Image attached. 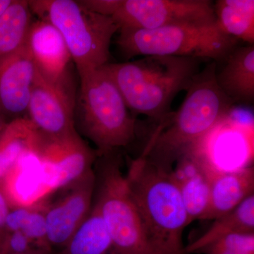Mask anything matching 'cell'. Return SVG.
Here are the masks:
<instances>
[{"label":"cell","mask_w":254,"mask_h":254,"mask_svg":"<svg viewBox=\"0 0 254 254\" xmlns=\"http://www.w3.org/2000/svg\"><path fill=\"white\" fill-rule=\"evenodd\" d=\"M216 62L200 71L187 88L180 109L158 124L141 155L166 172L187 150L206 141L227 118L235 103L216 81Z\"/></svg>","instance_id":"obj_1"},{"label":"cell","mask_w":254,"mask_h":254,"mask_svg":"<svg viewBox=\"0 0 254 254\" xmlns=\"http://www.w3.org/2000/svg\"><path fill=\"white\" fill-rule=\"evenodd\" d=\"M202 60L145 56L103 66L115 82L131 113L145 115L158 124L172 112L175 96L187 91L199 72Z\"/></svg>","instance_id":"obj_2"},{"label":"cell","mask_w":254,"mask_h":254,"mask_svg":"<svg viewBox=\"0 0 254 254\" xmlns=\"http://www.w3.org/2000/svg\"><path fill=\"white\" fill-rule=\"evenodd\" d=\"M128 190L150 242L160 254H185L182 242L187 216L171 172L143 157L132 160L125 175Z\"/></svg>","instance_id":"obj_3"},{"label":"cell","mask_w":254,"mask_h":254,"mask_svg":"<svg viewBox=\"0 0 254 254\" xmlns=\"http://www.w3.org/2000/svg\"><path fill=\"white\" fill-rule=\"evenodd\" d=\"M79 77L75 127L94 143L98 156L131 143L136 136V119L110 75L102 66Z\"/></svg>","instance_id":"obj_4"},{"label":"cell","mask_w":254,"mask_h":254,"mask_svg":"<svg viewBox=\"0 0 254 254\" xmlns=\"http://www.w3.org/2000/svg\"><path fill=\"white\" fill-rule=\"evenodd\" d=\"M32 14L57 28L78 75L108 64L110 44L119 26L115 20L90 11L73 0H31Z\"/></svg>","instance_id":"obj_5"},{"label":"cell","mask_w":254,"mask_h":254,"mask_svg":"<svg viewBox=\"0 0 254 254\" xmlns=\"http://www.w3.org/2000/svg\"><path fill=\"white\" fill-rule=\"evenodd\" d=\"M94 168L93 204L113 244V254H160L150 242L128 190L116 151L99 155Z\"/></svg>","instance_id":"obj_6"},{"label":"cell","mask_w":254,"mask_h":254,"mask_svg":"<svg viewBox=\"0 0 254 254\" xmlns=\"http://www.w3.org/2000/svg\"><path fill=\"white\" fill-rule=\"evenodd\" d=\"M117 45L127 59L137 56H170L225 60L237 40L216 23L174 25L153 30H120Z\"/></svg>","instance_id":"obj_7"},{"label":"cell","mask_w":254,"mask_h":254,"mask_svg":"<svg viewBox=\"0 0 254 254\" xmlns=\"http://www.w3.org/2000/svg\"><path fill=\"white\" fill-rule=\"evenodd\" d=\"M112 18L119 31L215 23L213 3L209 0H121Z\"/></svg>","instance_id":"obj_8"},{"label":"cell","mask_w":254,"mask_h":254,"mask_svg":"<svg viewBox=\"0 0 254 254\" xmlns=\"http://www.w3.org/2000/svg\"><path fill=\"white\" fill-rule=\"evenodd\" d=\"M34 149L41 160L50 194L71 185L93 170L98 157L77 131L47 136L36 131Z\"/></svg>","instance_id":"obj_9"},{"label":"cell","mask_w":254,"mask_h":254,"mask_svg":"<svg viewBox=\"0 0 254 254\" xmlns=\"http://www.w3.org/2000/svg\"><path fill=\"white\" fill-rule=\"evenodd\" d=\"M75 105L76 96L71 82L53 83L37 71L27 118L38 133L55 137L77 131L75 127Z\"/></svg>","instance_id":"obj_10"},{"label":"cell","mask_w":254,"mask_h":254,"mask_svg":"<svg viewBox=\"0 0 254 254\" xmlns=\"http://www.w3.org/2000/svg\"><path fill=\"white\" fill-rule=\"evenodd\" d=\"M95 187L94 168L77 181L59 190L46 210V242L51 250L64 248L88 216L93 206Z\"/></svg>","instance_id":"obj_11"},{"label":"cell","mask_w":254,"mask_h":254,"mask_svg":"<svg viewBox=\"0 0 254 254\" xmlns=\"http://www.w3.org/2000/svg\"><path fill=\"white\" fill-rule=\"evenodd\" d=\"M209 141L187 150L171 171L186 210L187 226L195 220H203L210 202L212 180L219 170L210 156Z\"/></svg>","instance_id":"obj_12"},{"label":"cell","mask_w":254,"mask_h":254,"mask_svg":"<svg viewBox=\"0 0 254 254\" xmlns=\"http://www.w3.org/2000/svg\"><path fill=\"white\" fill-rule=\"evenodd\" d=\"M37 68L27 46L0 62V113L14 120L27 118Z\"/></svg>","instance_id":"obj_13"},{"label":"cell","mask_w":254,"mask_h":254,"mask_svg":"<svg viewBox=\"0 0 254 254\" xmlns=\"http://www.w3.org/2000/svg\"><path fill=\"white\" fill-rule=\"evenodd\" d=\"M26 45L43 78L53 83L71 82L69 64L72 60L63 36L53 25L40 19L33 21Z\"/></svg>","instance_id":"obj_14"},{"label":"cell","mask_w":254,"mask_h":254,"mask_svg":"<svg viewBox=\"0 0 254 254\" xmlns=\"http://www.w3.org/2000/svg\"><path fill=\"white\" fill-rule=\"evenodd\" d=\"M0 190L9 208L34 206L48 202L51 194L45 184L41 160L34 147L10 170L0 185Z\"/></svg>","instance_id":"obj_15"},{"label":"cell","mask_w":254,"mask_h":254,"mask_svg":"<svg viewBox=\"0 0 254 254\" xmlns=\"http://www.w3.org/2000/svg\"><path fill=\"white\" fill-rule=\"evenodd\" d=\"M252 194H254L253 166L233 171L218 170L212 180L208 208L202 220H215L229 213Z\"/></svg>","instance_id":"obj_16"},{"label":"cell","mask_w":254,"mask_h":254,"mask_svg":"<svg viewBox=\"0 0 254 254\" xmlns=\"http://www.w3.org/2000/svg\"><path fill=\"white\" fill-rule=\"evenodd\" d=\"M225 66L216 71V81L227 98L235 103L252 104L254 100V45L235 48Z\"/></svg>","instance_id":"obj_17"},{"label":"cell","mask_w":254,"mask_h":254,"mask_svg":"<svg viewBox=\"0 0 254 254\" xmlns=\"http://www.w3.org/2000/svg\"><path fill=\"white\" fill-rule=\"evenodd\" d=\"M59 254H113V244L99 209L93 204Z\"/></svg>","instance_id":"obj_18"},{"label":"cell","mask_w":254,"mask_h":254,"mask_svg":"<svg viewBox=\"0 0 254 254\" xmlns=\"http://www.w3.org/2000/svg\"><path fill=\"white\" fill-rule=\"evenodd\" d=\"M213 6L215 23L222 33L254 45V0H218Z\"/></svg>","instance_id":"obj_19"},{"label":"cell","mask_w":254,"mask_h":254,"mask_svg":"<svg viewBox=\"0 0 254 254\" xmlns=\"http://www.w3.org/2000/svg\"><path fill=\"white\" fill-rule=\"evenodd\" d=\"M213 220L203 235L185 247V254H195L204 246L230 234L254 232V194L234 210Z\"/></svg>","instance_id":"obj_20"},{"label":"cell","mask_w":254,"mask_h":254,"mask_svg":"<svg viewBox=\"0 0 254 254\" xmlns=\"http://www.w3.org/2000/svg\"><path fill=\"white\" fill-rule=\"evenodd\" d=\"M36 130L28 118L11 120L0 134V185L23 154L33 149Z\"/></svg>","instance_id":"obj_21"},{"label":"cell","mask_w":254,"mask_h":254,"mask_svg":"<svg viewBox=\"0 0 254 254\" xmlns=\"http://www.w3.org/2000/svg\"><path fill=\"white\" fill-rule=\"evenodd\" d=\"M28 1L12 0L0 17V62L26 45L28 30L33 22Z\"/></svg>","instance_id":"obj_22"},{"label":"cell","mask_w":254,"mask_h":254,"mask_svg":"<svg viewBox=\"0 0 254 254\" xmlns=\"http://www.w3.org/2000/svg\"><path fill=\"white\" fill-rule=\"evenodd\" d=\"M47 203L31 207L9 208L5 222L8 233L21 232L38 245L51 250L46 242Z\"/></svg>","instance_id":"obj_23"},{"label":"cell","mask_w":254,"mask_h":254,"mask_svg":"<svg viewBox=\"0 0 254 254\" xmlns=\"http://www.w3.org/2000/svg\"><path fill=\"white\" fill-rule=\"evenodd\" d=\"M210 244L241 253L254 254V232L230 234Z\"/></svg>","instance_id":"obj_24"},{"label":"cell","mask_w":254,"mask_h":254,"mask_svg":"<svg viewBox=\"0 0 254 254\" xmlns=\"http://www.w3.org/2000/svg\"><path fill=\"white\" fill-rule=\"evenodd\" d=\"M37 247H43L38 245L36 242L30 240L21 232H9L8 234L7 240H6L5 254H21L27 253V252L35 250ZM45 248H46V247H45Z\"/></svg>","instance_id":"obj_25"},{"label":"cell","mask_w":254,"mask_h":254,"mask_svg":"<svg viewBox=\"0 0 254 254\" xmlns=\"http://www.w3.org/2000/svg\"><path fill=\"white\" fill-rule=\"evenodd\" d=\"M79 2L93 12L113 17L120 6L121 0H81Z\"/></svg>","instance_id":"obj_26"},{"label":"cell","mask_w":254,"mask_h":254,"mask_svg":"<svg viewBox=\"0 0 254 254\" xmlns=\"http://www.w3.org/2000/svg\"><path fill=\"white\" fill-rule=\"evenodd\" d=\"M9 210V206L4 194L0 190V254H5L8 232L6 228V217Z\"/></svg>","instance_id":"obj_27"},{"label":"cell","mask_w":254,"mask_h":254,"mask_svg":"<svg viewBox=\"0 0 254 254\" xmlns=\"http://www.w3.org/2000/svg\"><path fill=\"white\" fill-rule=\"evenodd\" d=\"M195 254H247L241 253V252H236V251H232L227 250V249L222 248V247H218V246L214 245V244H209L205 245V247H202L200 250L197 251Z\"/></svg>","instance_id":"obj_28"},{"label":"cell","mask_w":254,"mask_h":254,"mask_svg":"<svg viewBox=\"0 0 254 254\" xmlns=\"http://www.w3.org/2000/svg\"><path fill=\"white\" fill-rule=\"evenodd\" d=\"M21 254H52V250L45 247H37L31 252Z\"/></svg>","instance_id":"obj_29"},{"label":"cell","mask_w":254,"mask_h":254,"mask_svg":"<svg viewBox=\"0 0 254 254\" xmlns=\"http://www.w3.org/2000/svg\"><path fill=\"white\" fill-rule=\"evenodd\" d=\"M11 2H12V0H0V17L7 9Z\"/></svg>","instance_id":"obj_30"},{"label":"cell","mask_w":254,"mask_h":254,"mask_svg":"<svg viewBox=\"0 0 254 254\" xmlns=\"http://www.w3.org/2000/svg\"><path fill=\"white\" fill-rule=\"evenodd\" d=\"M8 123H9V122H6L4 117L0 113V134H1V132L4 130L5 127L6 126Z\"/></svg>","instance_id":"obj_31"}]
</instances>
